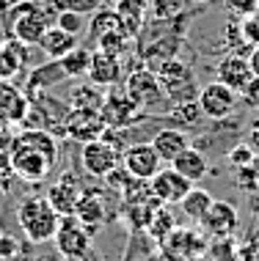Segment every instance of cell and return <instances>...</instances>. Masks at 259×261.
Masks as SVG:
<instances>
[{
	"label": "cell",
	"mask_w": 259,
	"mask_h": 261,
	"mask_svg": "<svg viewBox=\"0 0 259 261\" xmlns=\"http://www.w3.org/2000/svg\"><path fill=\"white\" fill-rule=\"evenodd\" d=\"M6 165L14 173V179L25 185H41L53 173L55 160H58V140L53 132L25 126L22 132L11 135L9 151H6Z\"/></svg>",
	"instance_id": "cell-1"
},
{
	"label": "cell",
	"mask_w": 259,
	"mask_h": 261,
	"mask_svg": "<svg viewBox=\"0 0 259 261\" xmlns=\"http://www.w3.org/2000/svg\"><path fill=\"white\" fill-rule=\"evenodd\" d=\"M55 14L58 11L47 0H19L6 17H0L6 22L3 39H17L25 47H36L47 28L55 25Z\"/></svg>",
	"instance_id": "cell-2"
},
{
	"label": "cell",
	"mask_w": 259,
	"mask_h": 261,
	"mask_svg": "<svg viewBox=\"0 0 259 261\" xmlns=\"http://www.w3.org/2000/svg\"><path fill=\"white\" fill-rule=\"evenodd\" d=\"M61 215L50 206L44 195H25L17 206V225L31 245L53 242Z\"/></svg>",
	"instance_id": "cell-3"
},
{
	"label": "cell",
	"mask_w": 259,
	"mask_h": 261,
	"mask_svg": "<svg viewBox=\"0 0 259 261\" xmlns=\"http://www.w3.org/2000/svg\"><path fill=\"white\" fill-rule=\"evenodd\" d=\"M122 88L127 91V96L141 108V113H146V116H169L171 108H174L169 102V96H166L163 86H160L157 74L152 72V69H146L144 63L135 66L127 77H124Z\"/></svg>",
	"instance_id": "cell-4"
},
{
	"label": "cell",
	"mask_w": 259,
	"mask_h": 261,
	"mask_svg": "<svg viewBox=\"0 0 259 261\" xmlns=\"http://www.w3.org/2000/svg\"><path fill=\"white\" fill-rule=\"evenodd\" d=\"M160 86H163L166 96H169L171 105H182V102H193L199 96V83H196V74L185 66L179 58H169L163 61L155 69Z\"/></svg>",
	"instance_id": "cell-5"
},
{
	"label": "cell",
	"mask_w": 259,
	"mask_h": 261,
	"mask_svg": "<svg viewBox=\"0 0 259 261\" xmlns=\"http://www.w3.org/2000/svg\"><path fill=\"white\" fill-rule=\"evenodd\" d=\"M100 116L108 129H130L132 124H141L144 118H152L141 113L135 102L127 96V91L122 86H113L105 91V99H102V108H100Z\"/></svg>",
	"instance_id": "cell-6"
},
{
	"label": "cell",
	"mask_w": 259,
	"mask_h": 261,
	"mask_svg": "<svg viewBox=\"0 0 259 261\" xmlns=\"http://www.w3.org/2000/svg\"><path fill=\"white\" fill-rule=\"evenodd\" d=\"M196 102H199V108H201V113H204V118H209V121H229V118L237 113L240 94H234L232 88H226V86H223V83H218V80H209L207 86L199 88Z\"/></svg>",
	"instance_id": "cell-7"
},
{
	"label": "cell",
	"mask_w": 259,
	"mask_h": 261,
	"mask_svg": "<svg viewBox=\"0 0 259 261\" xmlns=\"http://www.w3.org/2000/svg\"><path fill=\"white\" fill-rule=\"evenodd\" d=\"M199 225H201V231H204L207 237L232 239L234 231L240 228V212H237L234 203L213 198V203H209V209L204 212V217L199 220Z\"/></svg>",
	"instance_id": "cell-8"
},
{
	"label": "cell",
	"mask_w": 259,
	"mask_h": 261,
	"mask_svg": "<svg viewBox=\"0 0 259 261\" xmlns=\"http://www.w3.org/2000/svg\"><path fill=\"white\" fill-rule=\"evenodd\" d=\"M55 250L64 258H80L83 253L91 250V234L80 225V220L75 215H66L58 220V228H55Z\"/></svg>",
	"instance_id": "cell-9"
},
{
	"label": "cell",
	"mask_w": 259,
	"mask_h": 261,
	"mask_svg": "<svg viewBox=\"0 0 259 261\" xmlns=\"http://www.w3.org/2000/svg\"><path fill=\"white\" fill-rule=\"evenodd\" d=\"M119 162H122V151L113 149L105 138L91 140V143H83V149H80L83 171H86L88 176H94V179H105Z\"/></svg>",
	"instance_id": "cell-10"
},
{
	"label": "cell",
	"mask_w": 259,
	"mask_h": 261,
	"mask_svg": "<svg viewBox=\"0 0 259 261\" xmlns=\"http://www.w3.org/2000/svg\"><path fill=\"white\" fill-rule=\"evenodd\" d=\"M160 248L169 261H191L207 250V234H199L196 228H174Z\"/></svg>",
	"instance_id": "cell-11"
},
{
	"label": "cell",
	"mask_w": 259,
	"mask_h": 261,
	"mask_svg": "<svg viewBox=\"0 0 259 261\" xmlns=\"http://www.w3.org/2000/svg\"><path fill=\"white\" fill-rule=\"evenodd\" d=\"M122 165L132 179L149 181L160 168H163V160L157 157V151L152 149V143H132L122 151Z\"/></svg>",
	"instance_id": "cell-12"
},
{
	"label": "cell",
	"mask_w": 259,
	"mask_h": 261,
	"mask_svg": "<svg viewBox=\"0 0 259 261\" xmlns=\"http://www.w3.org/2000/svg\"><path fill=\"white\" fill-rule=\"evenodd\" d=\"M108 129L100 116V110H80V108H69L66 121H64V135H69L72 140L80 143H91V140H100L102 132Z\"/></svg>",
	"instance_id": "cell-13"
},
{
	"label": "cell",
	"mask_w": 259,
	"mask_h": 261,
	"mask_svg": "<svg viewBox=\"0 0 259 261\" xmlns=\"http://www.w3.org/2000/svg\"><path fill=\"white\" fill-rule=\"evenodd\" d=\"M75 217L80 220V225L88 231L91 237L105 225L108 220V201H105V193L100 187H86L75 206Z\"/></svg>",
	"instance_id": "cell-14"
},
{
	"label": "cell",
	"mask_w": 259,
	"mask_h": 261,
	"mask_svg": "<svg viewBox=\"0 0 259 261\" xmlns=\"http://www.w3.org/2000/svg\"><path fill=\"white\" fill-rule=\"evenodd\" d=\"M193 185L185 179L182 173H177L171 165L160 168V171L149 179V190L152 195L163 203V206H171V203H179L182 198L187 195V190H191Z\"/></svg>",
	"instance_id": "cell-15"
},
{
	"label": "cell",
	"mask_w": 259,
	"mask_h": 261,
	"mask_svg": "<svg viewBox=\"0 0 259 261\" xmlns=\"http://www.w3.org/2000/svg\"><path fill=\"white\" fill-rule=\"evenodd\" d=\"M251 77H254V72H251L246 55L226 53L218 63H215V80L223 83L226 88H232L234 94H243V91H246Z\"/></svg>",
	"instance_id": "cell-16"
},
{
	"label": "cell",
	"mask_w": 259,
	"mask_h": 261,
	"mask_svg": "<svg viewBox=\"0 0 259 261\" xmlns=\"http://www.w3.org/2000/svg\"><path fill=\"white\" fill-rule=\"evenodd\" d=\"M31 66V47L17 39H0V83H14Z\"/></svg>",
	"instance_id": "cell-17"
},
{
	"label": "cell",
	"mask_w": 259,
	"mask_h": 261,
	"mask_svg": "<svg viewBox=\"0 0 259 261\" xmlns=\"http://www.w3.org/2000/svg\"><path fill=\"white\" fill-rule=\"evenodd\" d=\"M80 195H83L80 181L66 171L64 176H61V179H55L53 185H50V190H47L44 198L50 201V206L58 212L61 217H66V215H75V206H78Z\"/></svg>",
	"instance_id": "cell-18"
},
{
	"label": "cell",
	"mask_w": 259,
	"mask_h": 261,
	"mask_svg": "<svg viewBox=\"0 0 259 261\" xmlns=\"http://www.w3.org/2000/svg\"><path fill=\"white\" fill-rule=\"evenodd\" d=\"M122 74H124V66H122V58H116V55H108L102 50H94L91 53V66H88V74L86 80L94 83V86L100 88H113L122 83Z\"/></svg>",
	"instance_id": "cell-19"
},
{
	"label": "cell",
	"mask_w": 259,
	"mask_h": 261,
	"mask_svg": "<svg viewBox=\"0 0 259 261\" xmlns=\"http://www.w3.org/2000/svg\"><path fill=\"white\" fill-rule=\"evenodd\" d=\"M28 110H31V99L19 86L14 83H0V121L6 124H25Z\"/></svg>",
	"instance_id": "cell-20"
},
{
	"label": "cell",
	"mask_w": 259,
	"mask_h": 261,
	"mask_svg": "<svg viewBox=\"0 0 259 261\" xmlns=\"http://www.w3.org/2000/svg\"><path fill=\"white\" fill-rule=\"evenodd\" d=\"M69 77L66 72L61 69V63L58 61H47V63H41V66H36L31 74H28V83H25V94H28V99L31 96H36V94H50L53 88H58L61 83H66Z\"/></svg>",
	"instance_id": "cell-21"
},
{
	"label": "cell",
	"mask_w": 259,
	"mask_h": 261,
	"mask_svg": "<svg viewBox=\"0 0 259 261\" xmlns=\"http://www.w3.org/2000/svg\"><path fill=\"white\" fill-rule=\"evenodd\" d=\"M152 149L157 151V157L163 162H171L179 157L182 151L191 146V138H187L185 129H177V126H163V129H157L155 135H152Z\"/></svg>",
	"instance_id": "cell-22"
},
{
	"label": "cell",
	"mask_w": 259,
	"mask_h": 261,
	"mask_svg": "<svg viewBox=\"0 0 259 261\" xmlns=\"http://www.w3.org/2000/svg\"><path fill=\"white\" fill-rule=\"evenodd\" d=\"M171 168H174L177 173L185 176V179L191 181V185H199V181H204V179H207V173H209L207 154L201 151V149H196V146H187V149L171 162Z\"/></svg>",
	"instance_id": "cell-23"
},
{
	"label": "cell",
	"mask_w": 259,
	"mask_h": 261,
	"mask_svg": "<svg viewBox=\"0 0 259 261\" xmlns=\"http://www.w3.org/2000/svg\"><path fill=\"white\" fill-rule=\"evenodd\" d=\"M78 44H80V39L72 36V33H66V31H61L58 25L47 28L44 36L39 39V47H41V53H44L47 61H61L69 50H75Z\"/></svg>",
	"instance_id": "cell-24"
},
{
	"label": "cell",
	"mask_w": 259,
	"mask_h": 261,
	"mask_svg": "<svg viewBox=\"0 0 259 261\" xmlns=\"http://www.w3.org/2000/svg\"><path fill=\"white\" fill-rule=\"evenodd\" d=\"M110 31H122V17H119L116 9H108V6H102L100 11L91 14V22L86 25V41H83V44L94 47L97 39L105 36V33H110Z\"/></svg>",
	"instance_id": "cell-25"
},
{
	"label": "cell",
	"mask_w": 259,
	"mask_h": 261,
	"mask_svg": "<svg viewBox=\"0 0 259 261\" xmlns=\"http://www.w3.org/2000/svg\"><path fill=\"white\" fill-rule=\"evenodd\" d=\"M105 99V88L94 86V83H80L66 94V105L69 108H80V110H100Z\"/></svg>",
	"instance_id": "cell-26"
},
{
	"label": "cell",
	"mask_w": 259,
	"mask_h": 261,
	"mask_svg": "<svg viewBox=\"0 0 259 261\" xmlns=\"http://www.w3.org/2000/svg\"><path fill=\"white\" fill-rule=\"evenodd\" d=\"M91 53H94V47H88V44H80L75 47V50H69L64 58H61V69L66 72L69 80H80V77H86L88 74V66H91Z\"/></svg>",
	"instance_id": "cell-27"
},
{
	"label": "cell",
	"mask_w": 259,
	"mask_h": 261,
	"mask_svg": "<svg viewBox=\"0 0 259 261\" xmlns=\"http://www.w3.org/2000/svg\"><path fill=\"white\" fill-rule=\"evenodd\" d=\"M209 203H213V195L207 193V190H201V187H191L187 190V195L179 201V206L182 212H185V217L187 220H193V223H199L201 217H204V212L209 209Z\"/></svg>",
	"instance_id": "cell-28"
},
{
	"label": "cell",
	"mask_w": 259,
	"mask_h": 261,
	"mask_svg": "<svg viewBox=\"0 0 259 261\" xmlns=\"http://www.w3.org/2000/svg\"><path fill=\"white\" fill-rule=\"evenodd\" d=\"M169 121L177 126V129H187V126H199L204 121V113H201L199 102H182V105H174L171 113H169Z\"/></svg>",
	"instance_id": "cell-29"
},
{
	"label": "cell",
	"mask_w": 259,
	"mask_h": 261,
	"mask_svg": "<svg viewBox=\"0 0 259 261\" xmlns=\"http://www.w3.org/2000/svg\"><path fill=\"white\" fill-rule=\"evenodd\" d=\"M174 228H177V225H174V215L169 212V206H163V203H160V206H157L155 212H152V220H149V225H146L149 237L155 239V242H163V239L169 237Z\"/></svg>",
	"instance_id": "cell-30"
},
{
	"label": "cell",
	"mask_w": 259,
	"mask_h": 261,
	"mask_svg": "<svg viewBox=\"0 0 259 261\" xmlns=\"http://www.w3.org/2000/svg\"><path fill=\"white\" fill-rule=\"evenodd\" d=\"M130 47H132V39L124 36V31H110V33H105V36L97 39L94 50H102L108 55H116V58H124V53H127Z\"/></svg>",
	"instance_id": "cell-31"
},
{
	"label": "cell",
	"mask_w": 259,
	"mask_h": 261,
	"mask_svg": "<svg viewBox=\"0 0 259 261\" xmlns=\"http://www.w3.org/2000/svg\"><path fill=\"white\" fill-rule=\"evenodd\" d=\"M152 19H177L185 14V0H149Z\"/></svg>",
	"instance_id": "cell-32"
},
{
	"label": "cell",
	"mask_w": 259,
	"mask_h": 261,
	"mask_svg": "<svg viewBox=\"0 0 259 261\" xmlns=\"http://www.w3.org/2000/svg\"><path fill=\"white\" fill-rule=\"evenodd\" d=\"M55 25L61 28V31H66V33H72V36H78V39H83L86 36V17L83 14H78V11H58L55 14Z\"/></svg>",
	"instance_id": "cell-33"
},
{
	"label": "cell",
	"mask_w": 259,
	"mask_h": 261,
	"mask_svg": "<svg viewBox=\"0 0 259 261\" xmlns=\"http://www.w3.org/2000/svg\"><path fill=\"white\" fill-rule=\"evenodd\" d=\"M256 179H259V168L256 162L254 165H243V168H232V181L237 190H243V193H256Z\"/></svg>",
	"instance_id": "cell-34"
},
{
	"label": "cell",
	"mask_w": 259,
	"mask_h": 261,
	"mask_svg": "<svg viewBox=\"0 0 259 261\" xmlns=\"http://www.w3.org/2000/svg\"><path fill=\"white\" fill-rule=\"evenodd\" d=\"M102 6H105L102 0H53L55 11H78V14H83V17L100 11Z\"/></svg>",
	"instance_id": "cell-35"
},
{
	"label": "cell",
	"mask_w": 259,
	"mask_h": 261,
	"mask_svg": "<svg viewBox=\"0 0 259 261\" xmlns=\"http://www.w3.org/2000/svg\"><path fill=\"white\" fill-rule=\"evenodd\" d=\"M226 160H229L232 168H243V165H254L259 157H256V151L251 149L246 140H243V143H237V146H232V149L226 151Z\"/></svg>",
	"instance_id": "cell-36"
},
{
	"label": "cell",
	"mask_w": 259,
	"mask_h": 261,
	"mask_svg": "<svg viewBox=\"0 0 259 261\" xmlns=\"http://www.w3.org/2000/svg\"><path fill=\"white\" fill-rule=\"evenodd\" d=\"M223 9L237 19H246L259 11V0H223Z\"/></svg>",
	"instance_id": "cell-37"
},
{
	"label": "cell",
	"mask_w": 259,
	"mask_h": 261,
	"mask_svg": "<svg viewBox=\"0 0 259 261\" xmlns=\"http://www.w3.org/2000/svg\"><path fill=\"white\" fill-rule=\"evenodd\" d=\"M240 31H243V39H246L248 47H259V11L240 19Z\"/></svg>",
	"instance_id": "cell-38"
},
{
	"label": "cell",
	"mask_w": 259,
	"mask_h": 261,
	"mask_svg": "<svg viewBox=\"0 0 259 261\" xmlns=\"http://www.w3.org/2000/svg\"><path fill=\"white\" fill-rule=\"evenodd\" d=\"M237 261H259V237H246L240 245H237Z\"/></svg>",
	"instance_id": "cell-39"
},
{
	"label": "cell",
	"mask_w": 259,
	"mask_h": 261,
	"mask_svg": "<svg viewBox=\"0 0 259 261\" xmlns=\"http://www.w3.org/2000/svg\"><path fill=\"white\" fill-rule=\"evenodd\" d=\"M146 9H149V0H119L116 3V11L127 14V17H141L144 19Z\"/></svg>",
	"instance_id": "cell-40"
},
{
	"label": "cell",
	"mask_w": 259,
	"mask_h": 261,
	"mask_svg": "<svg viewBox=\"0 0 259 261\" xmlns=\"http://www.w3.org/2000/svg\"><path fill=\"white\" fill-rule=\"evenodd\" d=\"M240 102L251 110H259V77H251V83L246 86V91L240 94Z\"/></svg>",
	"instance_id": "cell-41"
},
{
	"label": "cell",
	"mask_w": 259,
	"mask_h": 261,
	"mask_svg": "<svg viewBox=\"0 0 259 261\" xmlns=\"http://www.w3.org/2000/svg\"><path fill=\"white\" fill-rule=\"evenodd\" d=\"M246 143L256 151V157H259V118H254V121L248 124V129H246Z\"/></svg>",
	"instance_id": "cell-42"
},
{
	"label": "cell",
	"mask_w": 259,
	"mask_h": 261,
	"mask_svg": "<svg viewBox=\"0 0 259 261\" xmlns=\"http://www.w3.org/2000/svg\"><path fill=\"white\" fill-rule=\"evenodd\" d=\"M9 143H11V124L0 121V157H6V151H9Z\"/></svg>",
	"instance_id": "cell-43"
},
{
	"label": "cell",
	"mask_w": 259,
	"mask_h": 261,
	"mask_svg": "<svg viewBox=\"0 0 259 261\" xmlns=\"http://www.w3.org/2000/svg\"><path fill=\"white\" fill-rule=\"evenodd\" d=\"M246 61H248V66H251V72H254V77H259V47H251L248 55H246Z\"/></svg>",
	"instance_id": "cell-44"
},
{
	"label": "cell",
	"mask_w": 259,
	"mask_h": 261,
	"mask_svg": "<svg viewBox=\"0 0 259 261\" xmlns=\"http://www.w3.org/2000/svg\"><path fill=\"white\" fill-rule=\"evenodd\" d=\"M17 250V242L9 237H0V258H6V256H11V253Z\"/></svg>",
	"instance_id": "cell-45"
},
{
	"label": "cell",
	"mask_w": 259,
	"mask_h": 261,
	"mask_svg": "<svg viewBox=\"0 0 259 261\" xmlns=\"http://www.w3.org/2000/svg\"><path fill=\"white\" fill-rule=\"evenodd\" d=\"M17 3H19V0H0V17H6V14H9Z\"/></svg>",
	"instance_id": "cell-46"
},
{
	"label": "cell",
	"mask_w": 259,
	"mask_h": 261,
	"mask_svg": "<svg viewBox=\"0 0 259 261\" xmlns=\"http://www.w3.org/2000/svg\"><path fill=\"white\" fill-rule=\"evenodd\" d=\"M254 195V193H251ZM251 209H254V215H256V223H259V195H254V198H251Z\"/></svg>",
	"instance_id": "cell-47"
},
{
	"label": "cell",
	"mask_w": 259,
	"mask_h": 261,
	"mask_svg": "<svg viewBox=\"0 0 259 261\" xmlns=\"http://www.w3.org/2000/svg\"><path fill=\"white\" fill-rule=\"evenodd\" d=\"M196 3H209V0H196Z\"/></svg>",
	"instance_id": "cell-48"
},
{
	"label": "cell",
	"mask_w": 259,
	"mask_h": 261,
	"mask_svg": "<svg viewBox=\"0 0 259 261\" xmlns=\"http://www.w3.org/2000/svg\"><path fill=\"white\" fill-rule=\"evenodd\" d=\"M256 195H259V179H256Z\"/></svg>",
	"instance_id": "cell-49"
}]
</instances>
